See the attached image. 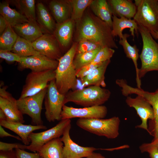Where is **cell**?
<instances>
[{
	"mask_svg": "<svg viewBox=\"0 0 158 158\" xmlns=\"http://www.w3.org/2000/svg\"><path fill=\"white\" fill-rule=\"evenodd\" d=\"M116 84L121 88L122 94L127 97L132 94L143 97L151 104L153 110L154 118L150 121L148 128V133L154 137L153 140L158 139V88L154 92H150L141 88L134 87L129 85L126 80L123 79H118Z\"/></svg>",
	"mask_w": 158,
	"mask_h": 158,
	"instance_id": "5b68a950",
	"label": "cell"
},
{
	"mask_svg": "<svg viewBox=\"0 0 158 158\" xmlns=\"http://www.w3.org/2000/svg\"><path fill=\"white\" fill-rule=\"evenodd\" d=\"M102 48L89 52L76 53L73 59V64L76 72L84 66L91 63L98 52Z\"/></svg>",
	"mask_w": 158,
	"mask_h": 158,
	"instance_id": "d6a6232c",
	"label": "cell"
},
{
	"mask_svg": "<svg viewBox=\"0 0 158 158\" xmlns=\"http://www.w3.org/2000/svg\"><path fill=\"white\" fill-rule=\"evenodd\" d=\"M47 89V87L35 95L17 100L18 108L23 115L30 117L33 125H43L41 112Z\"/></svg>",
	"mask_w": 158,
	"mask_h": 158,
	"instance_id": "52a82bcc",
	"label": "cell"
},
{
	"mask_svg": "<svg viewBox=\"0 0 158 158\" xmlns=\"http://www.w3.org/2000/svg\"><path fill=\"white\" fill-rule=\"evenodd\" d=\"M19 12L29 21H36L35 0H15L11 1Z\"/></svg>",
	"mask_w": 158,
	"mask_h": 158,
	"instance_id": "4dcf8cb0",
	"label": "cell"
},
{
	"mask_svg": "<svg viewBox=\"0 0 158 158\" xmlns=\"http://www.w3.org/2000/svg\"><path fill=\"white\" fill-rule=\"evenodd\" d=\"M120 120L118 116L110 118H79L77 125L90 133L108 139H114L119 135Z\"/></svg>",
	"mask_w": 158,
	"mask_h": 158,
	"instance_id": "277c9868",
	"label": "cell"
},
{
	"mask_svg": "<svg viewBox=\"0 0 158 158\" xmlns=\"http://www.w3.org/2000/svg\"><path fill=\"white\" fill-rule=\"evenodd\" d=\"M0 58L5 60L8 63L16 61L18 63L21 61V57L11 51L0 49Z\"/></svg>",
	"mask_w": 158,
	"mask_h": 158,
	"instance_id": "8d00e7d4",
	"label": "cell"
},
{
	"mask_svg": "<svg viewBox=\"0 0 158 158\" xmlns=\"http://www.w3.org/2000/svg\"><path fill=\"white\" fill-rule=\"evenodd\" d=\"M36 20L43 34L54 35L56 23L46 6L42 2H38L36 6Z\"/></svg>",
	"mask_w": 158,
	"mask_h": 158,
	"instance_id": "e0dca14e",
	"label": "cell"
},
{
	"mask_svg": "<svg viewBox=\"0 0 158 158\" xmlns=\"http://www.w3.org/2000/svg\"><path fill=\"white\" fill-rule=\"evenodd\" d=\"M71 125H70L61 138L63 143V158H82L86 157L97 149L93 147L80 146L73 142L70 135Z\"/></svg>",
	"mask_w": 158,
	"mask_h": 158,
	"instance_id": "9a60e30c",
	"label": "cell"
},
{
	"mask_svg": "<svg viewBox=\"0 0 158 158\" xmlns=\"http://www.w3.org/2000/svg\"><path fill=\"white\" fill-rule=\"evenodd\" d=\"M108 4L112 13L118 18L124 17L129 19L134 18L137 7L130 0H109Z\"/></svg>",
	"mask_w": 158,
	"mask_h": 158,
	"instance_id": "ffe728a7",
	"label": "cell"
},
{
	"mask_svg": "<svg viewBox=\"0 0 158 158\" xmlns=\"http://www.w3.org/2000/svg\"><path fill=\"white\" fill-rule=\"evenodd\" d=\"M77 44H73L59 61L55 70V84L59 92L65 95L69 90H75L78 84L76 72L73 60L76 53Z\"/></svg>",
	"mask_w": 158,
	"mask_h": 158,
	"instance_id": "7a4b0ae2",
	"label": "cell"
},
{
	"mask_svg": "<svg viewBox=\"0 0 158 158\" xmlns=\"http://www.w3.org/2000/svg\"><path fill=\"white\" fill-rule=\"evenodd\" d=\"M155 148L158 149V139L152 140L150 143H144L139 147L140 150L142 153L147 152L150 149Z\"/></svg>",
	"mask_w": 158,
	"mask_h": 158,
	"instance_id": "60d3db41",
	"label": "cell"
},
{
	"mask_svg": "<svg viewBox=\"0 0 158 158\" xmlns=\"http://www.w3.org/2000/svg\"><path fill=\"white\" fill-rule=\"evenodd\" d=\"M59 61L50 59L39 54L26 57H21L18 63L20 70L29 69L32 71L39 72L47 70H55Z\"/></svg>",
	"mask_w": 158,
	"mask_h": 158,
	"instance_id": "5bb4252c",
	"label": "cell"
},
{
	"mask_svg": "<svg viewBox=\"0 0 158 158\" xmlns=\"http://www.w3.org/2000/svg\"><path fill=\"white\" fill-rule=\"evenodd\" d=\"M138 26L143 43L139 55L141 65L138 72L139 79L141 81V78L148 72L158 71V43L148 30L140 25Z\"/></svg>",
	"mask_w": 158,
	"mask_h": 158,
	"instance_id": "3957f363",
	"label": "cell"
},
{
	"mask_svg": "<svg viewBox=\"0 0 158 158\" xmlns=\"http://www.w3.org/2000/svg\"><path fill=\"white\" fill-rule=\"evenodd\" d=\"M153 38L158 39V30L154 32H150Z\"/></svg>",
	"mask_w": 158,
	"mask_h": 158,
	"instance_id": "681fc988",
	"label": "cell"
},
{
	"mask_svg": "<svg viewBox=\"0 0 158 158\" xmlns=\"http://www.w3.org/2000/svg\"><path fill=\"white\" fill-rule=\"evenodd\" d=\"M77 25L76 39L78 42L84 39L91 40L104 47L117 49L111 28L94 14L87 12Z\"/></svg>",
	"mask_w": 158,
	"mask_h": 158,
	"instance_id": "6da1fadb",
	"label": "cell"
},
{
	"mask_svg": "<svg viewBox=\"0 0 158 158\" xmlns=\"http://www.w3.org/2000/svg\"><path fill=\"white\" fill-rule=\"evenodd\" d=\"M115 51V50L113 48L104 47L99 51L91 63H102L107 60H110Z\"/></svg>",
	"mask_w": 158,
	"mask_h": 158,
	"instance_id": "d590c367",
	"label": "cell"
},
{
	"mask_svg": "<svg viewBox=\"0 0 158 158\" xmlns=\"http://www.w3.org/2000/svg\"><path fill=\"white\" fill-rule=\"evenodd\" d=\"M72 11L70 19L76 23L82 18L84 12L92 0H70Z\"/></svg>",
	"mask_w": 158,
	"mask_h": 158,
	"instance_id": "836d02e7",
	"label": "cell"
},
{
	"mask_svg": "<svg viewBox=\"0 0 158 158\" xmlns=\"http://www.w3.org/2000/svg\"><path fill=\"white\" fill-rule=\"evenodd\" d=\"M91 63L82 68L76 72L77 78L80 79L87 75L102 63Z\"/></svg>",
	"mask_w": 158,
	"mask_h": 158,
	"instance_id": "74e56055",
	"label": "cell"
},
{
	"mask_svg": "<svg viewBox=\"0 0 158 158\" xmlns=\"http://www.w3.org/2000/svg\"><path fill=\"white\" fill-rule=\"evenodd\" d=\"M0 14L5 19L8 25L12 27L28 22V19L16 9L11 8L8 1L0 3Z\"/></svg>",
	"mask_w": 158,
	"mask_h": 158,
	"instance_id": "d4e9b609",
	"label": "cell"
},
{
	"mask_svg": "<svg viewBox=\"0 0 158 158\" xmlns=\"http://www.w3.org/2000/svg\"><path fill=\"white\" fill-rule=\"evenodd\" d=\"M17 158H40L38 152L30 153L19 148L16 149L15 150Z\"/></svg>",
	"mask_w": 158,
	"mask_h": 158,
	"instance_id": "ab89813d",
	"label": "cell"
},
{
	"mask_svg": "<svg viewBox=\"0 0 158 158\" xmlns=\"http://www.w3.org/2000/svg\"><path fill=\"white\" fill-rule=\"evenodd\" d=\"M27 145L18 143H10L0 142V151H11L14 149H26Z\"/></svg>",
	"mask_w": 158,
	"mask_h": 158,
	"instance_id": "f35d334b",
	"label": "cell"
},
{
	"mask_svg": "<svg viewBox=\"0 0 158 158\" xmlns=\"http://www.w3.org/2000/svg\"><path fill=\"white\" fill-rule=\"evenodd\" d=\"M130 36L128 34H123L122 38L120 39L119 44L122 45L127 57L131 59L134 65L136 72V80L137 87L141 88V83L138 78L139 68L137 61L139 57V49L136 45H131L128 42L127 38Z\"/></svg>",
	"mask_w": 158,
	"mask_h": 158,
	"instance_id": "4316f807",
	"label": "cell"
},
{
	"mask_svg": "<svg viewBox=\"0 0 158 158\" xmlns=\"http://www.w3.org/2000/svg\"><path fill=\"white\" fill-rule=\"evenodd\" d=\"M48 7L56 23H63L70 19L72 11L70 0H52Z\"/></svg>",
	"mask_w": 158,
	"mask_h": 158,
	"instance_id": "ac0fdd59",
	"label": "cell"
},
{
	"mask_svg": "<svg viewBox=\"0 0 158 158\" xmlns=\"http://www.w3.org/2000/svg\"><path fill=\"white\" fill-rule=\"evenodd\" d=\"M125 101L128 106L135 109L141 120V123L136 126V128L144 129L148 133L147 121L152 120L154 118L153 109L150 104L140 95H137L134 98L127 96Z\"/></svg>",
	"mask_w": 158,
	"mask_h": 158,
	"instance_id": "4fadbf2b",
	"label": "cell"
},
{
	"mask_svg": "<svg viewBox=\"0 0 158 158\" xmlns=\"http://www.w3.org/2000/svg\"><path fill=\"white\" fill-rule=\"evenodd\" d=\"M7 120V117L4 111L0 109V121Z\"/></svg>",
	"mask_w": 158,
	"mask_h": 158,
	"instance_id": "c3c4849f",
	"label": "cell"
},
{
	"mask_svg": "<svg viewBox=\"0 0 158 158\" xmlns=\"http://www.w3.org/2000/svg\"><path fill=\"white\" fill-rule=\"evenodd\" d=\"M55 70L31 71L26 76L19 99L35 95L48 87V83L55 80Z\"/></svg>",
	"mask_w": 158,
	"mask_h": 158,
	"instance_id": "ba28073f",
	"label": "cell"
},
{
	"mask_svg": "<svg viewBox=\"0 0 158 158\" xmlns=\"http://www.w3.org/2000/svg\"><path fill=\"white\" fill-rule=\"evenodd\" d=\"M112 19L111 32L114 37L118 36L120 39H121L123 35V31L127 28L130 29L129 31L131 32V35L133 36V40L135 37V31L137 37H138V25L134 20L124 17L118 18L114 15H113Z\"/></svg>",
	"mask_w": 158,
	"mask_h": 158,
	"instance_id": "7402d4cb",
	"label": "cell"
},
{
	"mask_svg": "<svg viewBox=\"0 0 158 158\" xmlns=\"http://www.w3.org/2000/svg\"><path fill=\"white\" fill-rule=\"evenodd\" d=\"M65 95L61 94L56 86L55 80L49 83L44 98L45 115L49 122L61 120V114L64 104Z\"/></svg>",
	"mask_w": 158,
	"mask_h": 158,
	"instance_id": "9c48e42d",
	"label": "cell"
},
{
	"mask_svg": "<svg viewBox=\"0 0 158 158\" xmlns=\"http://www.w3.org/2000/svg\"><path fill=\"white\" fill-rule=\"evenodd\" d=\"M7 87L4 86L0 89V97L9 100L14 104L17 105V100L13 97L10 93L6 91Z\"/></svg>",
	"mask_w": 158,
	"mask_h": 158,
	"instance_id": "b9f144b4",
	"label": "cell"
},
{
	"mask_svg": "<svg viewBox=\"0 0 158 158\" xmlns=\"http://www.w3.org/2000/svg\"><path fill=\"white\" fill-rule=\"evenodd\" d=\"M0 109L4 113L7 121L10 122H25L23 114L19 110L17 105L4 98L0 97Z\"/></svg>",
	"mask_w": 158,
	"mask_h": 158,
	"instance_id": "f1b7e54d",
	"label": "cell"
},
{
	"mask_svg": "<svg viewBox=\"0 0 158 158\" xmlns=\"http://www.w3.org/2000/svg\"><path fill=\"white\" fill-rule=\"evenodd\" d=\"M32 43L18 36L11 51L20 57H26L40 54L34 49Z\"/></svg>",
	"mask_w": 158,
	"mask_h": 158,
	"instance_id": "f546056e",
	"label": "cell"
},
{
	"mask_svg": "<svg viewBox=\"0 0 158 158\" xmlns=\"http://www.w3.org/2000/svg\"><path fill=\"white\" fill-rule=\"evenodd\" d=\"M18 36L32 42L43 34L36 21H29L13 27Z\"/></svg>",
	"mask_w": 158,
	"mask_h": 158,
	"instance_id": "d6986e66",
	"label": "cell"
},
{
	"mask_svg": "<svg viewBox=\"0 0 158 158\" xmlns=\"http://www.w3.org/2000/svg\"><path fill=\"white\" fill-rule=\"evenodd\" d=\"M74 23L70 19L61 23H56L54 35L59 42L62 50L66 47L71 41Z\"/></svg>",
	"mask_w": 158,
	"mask_h": 158,
	"instance_id": "cb8c5ba5",
	"label": "cell"
},
{
	"mask_svg": "<svg viewBox=\"0 0 158 158\" xmlns=\"http://www.w3.org/2000/svg\"><path fill=\"white\" fill-rule=\"evenodd\" d=\"M40 158H42L40 157Z\"/></svg>",
	"mask_w": 158,
	"mask_h": 158,
	"instance_id": "f907efd6",
	"label": "cell"
},
{
	"mask_svg": "<svg viewBox=\"0 0 158 158\" xmlns=\"http://www.w3.org/2000/svg\"><path fill=\"white\" fill-rule=\"evenodd\" d=\"M111 94L108 89L98 86L76 104L84 107L102 105L108 100Z\"/></svg>",
	"mask_w": 158,
	"mask_h": 158,
	"instance_id": "44dd1931",
	"label": "cell"
},
{
	"mask_svg": "<svg viewBox=\"0 0 158 158\" xmlns=\"http://www.w3.org/2000/svg\"><path fill=\"white\" fill-rule=\"evenodd\" d=\"M32 43L36 51L50 59L59 61L63 56L60 45L54 35L43 34Z\"/></svg>",
	"mask_w": 158,
	"mask_h": 158,
	"instance_id": "8fae6325",
	"label": "cell"
},
{
	"mask_svg": "<svg viewBox=\"0 0 158 158\" xmlns=\"http://www.w3.org/2000/svg\"><path fill=\"white\" fill-rule=\"evenodd\" d=\"M110 62V60L104 62L100 66L81 79L82 85L83 87L95 86L105 87V74Z\"/></svg>",
	"mask_w": 158,
	"mask_h": 158,
	"instance_id": "603a6c76",
	"label": "cell"
},
{
	"mask_svg": "<svg viewBox=\"0 0 158 158\" xmlns=\"http://www.w3.org/2000/svg\"><path fill=\"white\" fill-rule=\"evenodd\" d=\"M137 7L134 20L150 32L158 30V0H135Z\"/></svg>",
	"mask_w": 158,
	"mask_h": 158,
	"instance_id": "8992f818",
	"label": "cell"
},
{
	"mask_svg": "<svg viewBox=\"0 0 158 158\" xmlns=\"http://www.w3.org/2000/svg\"><path fill=\"white\" fill-rule=\"evenodd\" d=\"M86 158H106L104 156L99 153L93 152L91 154L86 157Z\"/></svg>",
	"mask_w": 158,
	"mask_h": 158,
	"instance_id": "7dc6e473",
	"label": "cell"
},
{
	"mask_svg": "<svg viewBox=\"0 0 158 158\" xmlns=\"http://www.w3.org/2000/svg\"><path fill=\"white\" fill-rule=\"evenodd\" d=\"M0 158H17L15 150L0 151Z\"/></svg>",
	"mask_w": 158,
	"mask_h": 158,
	"instance_id": "7bdbcfd3",
	"label": "cell"
},
{
	"mask_svg": "<svg viewBox=\"0 0 158 158\" xmlns=\"http://www.w3.org/2000/svg\"><path fill=\"white\" fill-rule=\"evenodd\" d=\"M6 137H11L17 139L22 141L21 138L19 136H15L12 135L6 131L2 127V126L0 125V137L3 138Z\"/></svg>",
	"mask_w": 158,
	"mask_h": 158,
	"instance_id": "ee69618b",
	"label": "cell"
},
{
	"mask_svg": "<svg viewBox=\"0 0 158 158\" xmlns=\"http://www.w3.org/2000/svg\"><path fill=\"white\" fill-rule=\"evenodd\" d=\"M150 158H158V149L154 148L150 149L147 152Z\"/></svg>",
	"mask_w": 158,
	"mask_h": 158,
	"instance_id": "bcb514c9",
	"label": "cell"
},
{
	"mask_svg": "<svg viewBox=\"0 0 158 158\" xmlns=\"http://www.w3.org/2000/svg\"><path fill=\"white\" fill-rule=\"evenodd\" d=\"M18 35L13 27L8 25L0 37V49L11 51Z\"/></svg>",
	"mask_w": 158,
	"mask_h": 158,
	"instance_id": "1f68e13d",
	"label": "cell"
},
{
	"mask_svg": "<svg viewBox=\"0 0 158 158\" xmlns=\"http://www.w3.org/2000/svg\"><path fill=\"white\" fill-rule=\"evenodd\" d=\"M63 143L61 138L53 139L44 144L38 152L42 158H63Z\"/></svg>",
	"mask_w": 158,
	"mask_h": 158,
	"instance_id": "83f0119b",
	"label": "cell"
},
{
	"mask_svg": "<svg viewBox=\"0 0 158 158\" xmlns=\"http://www.w3.org/2000/svg\"><path fill=\"white\" fill-rule=\"evenodd\" d=\"M0 125L13 131L21 138L24 145H28L31 142L30 134L35 130L46 129V126L43 125H25L20 122H12L7 120L0 121Z\"/></svg>",
	"mask_w": 158,
	"mask_h": 158,
	"instance_id": "2e32d148",
	"label": "cell"
},
{
	"mask_svg": "<svg viewBox=\"0 0 158 158\" xmlns=\"http://www.w3.org/2000/svg\"><path fill=\"white\" fill-rule=\"evenodd\" d=\"M8 25V24L4 18L0 15V35L3 33Z\"/></svg>",
	"mask_w": 158,
	"mask_h": 158,
	"instance_id": "f6af8a7d",
	"label": "cell"
},
{
	"mask_svg": "<svg viewBox=\"0 0 158 158\" xmlns=\"http://www.w3.org/2000/svg\"><path fill=\"white\" fill-rule=\"evenodd\" d=\"M89 6L95 16L107 23L112 28L113 14L107 1L92 0Z\"/></svg>",
	"mask_w": 158,
	"mask_h": 158,
	"instance_id": "484cf974",
	"label": "cell"
},
{
	"mask_svg": "<svg viewBox=\"0 0 158 158\" xmlns=\"http://www.w3.org/2000/svg\"><path fill=\"white\" fill-rule=\"evenodd\" d=\"M107 112L106 107L102 105L78 108L64 105L61 116V120L75 118H103L106 116Z\"/></svg>",
	"mask_w": 158,
	"mask_h": 158,
	"instance_id": "7c38bea8",
	"label": "cell"
},
{
	"mask_svg": "<svg viewBox=\"0 0 158 158\" xmlns=\"http://www.w3.org/2000/svg\"><path fill=\"white\" fill-rule=\"evenodd\" d=\"M104 47L97 42L90 40L84 39L78 42L76 53L89 52Z\"/></svg>",
	"mask_w": 158,
	"mask_h": 158,
	"instance_id": "e575fe53",
	"label": "cell"
},
{
	"mask_svg": "<svg viewBox=\"0 0 158 158\" xmlns=\"http://www.w3.org/2000/svg\"><path fill=\"white\" fill-rule=\"evenodd\" d=\"M70 124L71 119H62L55 126L47 130L37 133H32L29 135L31 143L27 145L26 149L34 152H38L44 144L62 135Z\"/></svg>",
	"mask_w": 158,
	"mask_h": 158,
	"instance_id": "30bf717a",
	"label": "cell"
}]
</instances>
